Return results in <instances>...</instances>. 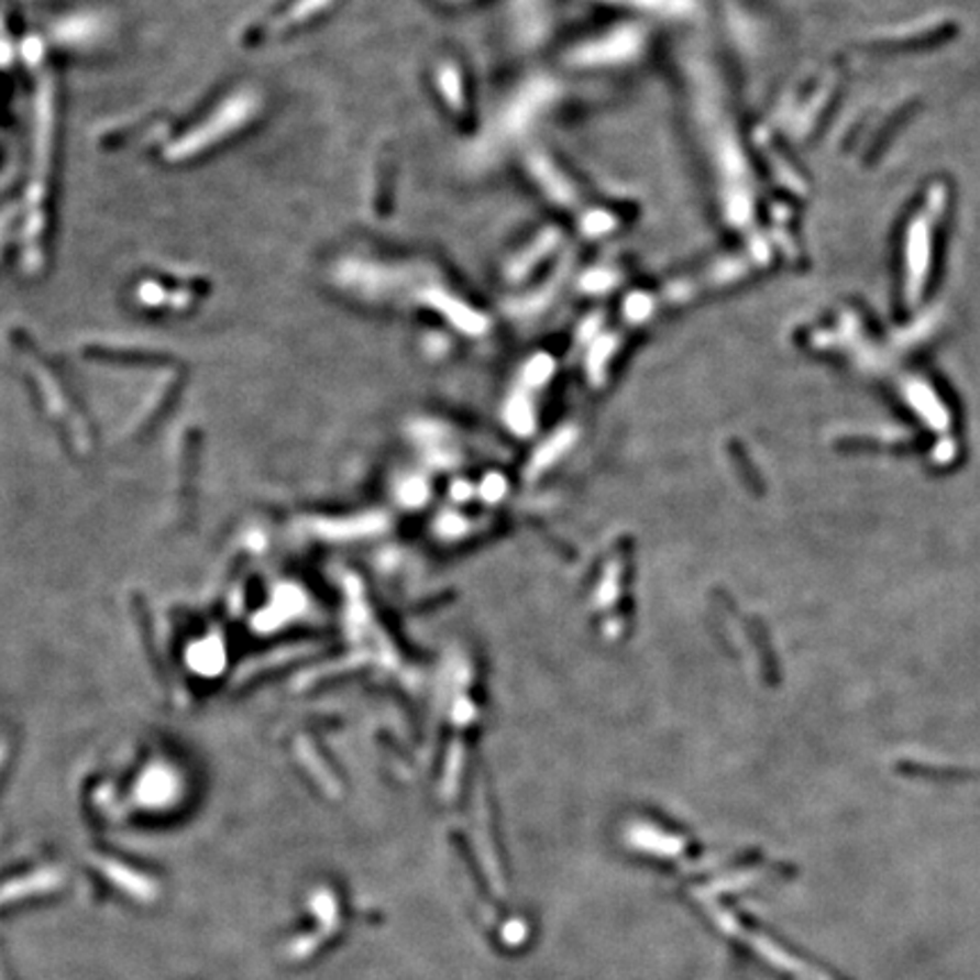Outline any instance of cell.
I'll return each instance as SVG.
<instances>
[{
    "label": "cell",
    "instance_id": "obj_1",
    "mask_svg": "<svg viewBox=\"0 0 980 980\" xmlns=\"http://www.w3.org/2000/svg\"><path fill=\"white\" fill-rule=\"evenodd\" d=\"M337 282L348 294L368 302H390L409 294L414 300L416 290L427 282L420 266L386 264L371 260H343L337 266Z\"/></svg>",
    "mask_w": 980,
    "mask_h": 980
},
{
    "label": "cell",
    "instance_id": "obj_2",
    "mask_svg": "<svg viewBox=\"0 0 980 980\" xmlns=\"http://www.w3.org/2000/svg\"><path fill=\"white\" fill-rule=\"evenodd\" d=\"M645 30L636 23L615 25L595 40H586L568 51L565 62L574 68H613L636 62L645 48Z\"/></svg>",
    "mask_w": 980,
    "mask_h": 980
},
{
    "label": "cell",
    "instance_id": "obj_3",
    "mask_svg": "<svg viewBox=\"0 0 980 980\" xmlns=\"http://www.w3.org/2000/svg\"><path fill=\"white\" fill-rule=\"evenodd\" d=\"M557 85L548 78H533L529 80L518 93L508 100L504 112L497 121V136L502 141L520 136L529 130V125L538 119V114L548 107L557 96Z\"/></svg>",
    "mask_w": 980,
    "mask_h": 980
},
{
    "label": "cell",
    "instance_id": "obj_4",
    "mask_svg": "<svg viewBox=\"0 0 980 980\" xmlns=\"http://www.w3.org/2000/svg\"><path fill=\"white\" fill-rule=\"evenodd\" d=\"M527 170L533 177L540 191L550 198L552 205L561 209H574L579 205V191L572 185V179L557 166L554 159H550L544 153H529L527 155Z\"/></svg>",
    "mask_w": 980,
    "mask_h": 980
},
{
    "label": "cell",
    "instance_id": "obj_5",
    "mask_svg": "<svg viewBox=\"0 0 980 980\" xmlns=\"http://www.w3.org/2000/svg\"><path fill=\"white\" fill-rule=\"evenodd\" d=\"M559 243H561V234L557 230H548V232L538 234V239L529 247L518 252L516 257H514V262L508 264L506 277L514 279V282L525 279L544 257H548L550 252H554L559 247Z\"/></svg>",
    "mask_w": 980,
    "mask_h": 980
},
{
    "label": "cell",
    "instance_id": "obj_6",
    "mask_svg": "<svg viewBox=\"0 0 980 980\" xmlns=\"http://www.w3.org/2000/svg\"><path fill=\"white\" fill-rule=\"evenodd\" d=\"M436 80H439L445 102L454 107L452 112H463V85L459 70L454 66H441L439 73H436Z\"/></svg>",
    "mask_w": 980,
    "mask_h": 980
},
{
    "label": "cell",
    "instance_id": "obj_7",
    "mask_svg": "<svg viewBox=\"0 0 980 980\" xmlns=\"http://www.w3.org/2000/svg\"><path fill=\"white\" fill-rule=\"evenodd\" d=\"M599 273L602 275H597V271H591L584 279V286L591 290V294H604L606 288H610L613 284H617V279H620L615 275V271H599Z\"/></svg>",
    "mask_w": 980,
    "mask_h": 980
}]
</instances>
